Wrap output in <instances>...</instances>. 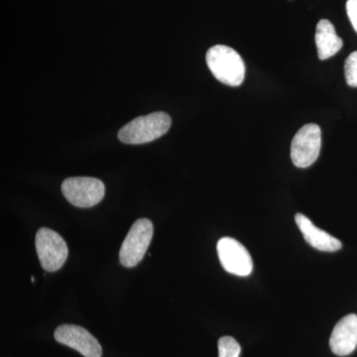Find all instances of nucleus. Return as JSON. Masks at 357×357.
Instances as JSON below:
<instances>
[{"instance_id":"nucleus-1","label":"nucleus","mask_w":357,"mask_h":357,"mask_svg":"<svg viewBox=\"0 0 357 357\" xmlns=\"http://www.w3.org/2000/svg\"><path fill=\"white\" fill-rule=\"evenodd\" d=\"M206 65L220 83L238 86L245 77V64L234 49L225 45H215L206 52Z\"/></svg>"},{"instance_id":"nucleus-2","label":"nucleus","mask_w":357,"mask_h":357,"mask_svg":"<svg viewBox=\"0 0 357 357\" xmlns=\"http://www.w3.org/2000/svg\"><path fill=\"white\" fill-rule=\"evenodd\" d=\"M172 119L163 112L136 117L119 130V139L126 144L139 145L152 142L171 128Z\"/></svg>"},{"instance_id":"nucleus-3","label":"nucleus","mask_w":357,"mask_h":357,"mask_svg":"<svg viewBox=\"0 0 357 357\" xmlns=\"http://www.w3.org/2000/svg\"><path fill=\"white\" fill-rule=\"evenodd\" d=\"M153 232V223L147 218L133 223L119 251V261L124 267L132 268L141 262L151 243Z\"/></svg>"},{"instance_id":"nucleus-4","label":"nucleus","mask_w":357,"mask_h":357,"mask_svg":"<svg viewBox=\"0 0 357 357\" xmlns=\"http://www.w3.org/2000/svg\"><path fill=\"white\" fill-rule=\"evenodd\" d=\"M35 245L41 266L48 272L61 269L69 255V248L64 238L47 227H42L37 231Z\"/></svg>"},{"instance_id":"nucleus-5","label":"nucleus","mask_w":357,"mask_h":357,"mask_svg":"<svg viewBox=\"0 0 357 357\" xmlns=\"http://www.w3.org/2000/svg\"><path fill=\"white\" fill-rule=\"evenodd\" d=\"M61 189L70 204L84 208L100 204L105 192V184L102 181L91 177L66 178Z\"/></svg>"},{"instance_id":"nucleus-6","label":"nucleus","mask_w":357,"mask_h":357,"mask_svg":"<svg viewBox=\"0 0 357 357\" xmlns=\"http://www.w3.org/2000/svg\"><path fill=\"white\" fill-rule=\"evenodd\" d=\"M321 148V130L314 123L306 124L296 133L291 144V159L298 168H307L318 160Z\"/></svg>"},{"instance_id":"nucleus-7","label":"nucleus","mask_w":357,"mask_h":357,"mask_svg":"<svg viewBox=\"0 0 357 357\" xmlns=\"http://www.w3.org/2000/svg\"><path fill=\"white\" fill-rule=\"evenodd\" d=\"M218 258L225 271L236 276L246 277L253 270L252 258L248 249L231 237H222L217 246Z\"/></svg>"},{"instance_id":"nucleus-8","label":"nucleus","mask_w":357,"mask_h":357,"mask_svg":"<svg viewBox=\"0 0 357 357\" xmlns=\"http://www.w3.org/2000/svg\"><path fill=\"white\" fill-rule=\"evenodd\" d=\"M54 337L59 344L76 349L84 357H102L100 342L91 333L82 326L62 325L56 328Z\"/></svg>"},{"instance_id":"nucleus-9","label":"nucleus","mask_w":357,"mask_h":357,"mask_svg":"<svg viewBox=\"0 0 357 357\" xmlns=\"http://www.w3.org/2000/svg\"><path fill=\"white\" fill-rule=\"evenodd\" d=\"M331 349L335 356H347L357 347V316L347 314L333 328L330 338Z\"/></svg>"},{"instance_id":"nucleus-10","label":"nucleus","mask_w":357,"mask_h":357,"mask_svg":"<svg viewBox=\"0 0 357 357\" xmlns=\"http://www.w3.org/2000/svg\"><path fill=\"white\" fill-rule=\"evenodd\" d=\"M295 222L305 241L312 248L325 252H335L342 249V244L337 238L331 236L325 230L317 227L306 215L297 213L295 215Z\"/></svg>"},{"instance_id":"nucleus-11","label":"nucleus","mask_w":357,"mask_h":357,"mask_svg":"<svg viewBox=\"0 0 357 357\" xmlns=\"http://www.w3.org/2000/svg\"><path fill=\"white\" fill-rule=\"evenodd\" d=\"M316 44L319 60L323 61L333 57L344 45L335 32V26L326 20H319L317 25Z\"/></svg>"},{"instance_id":"nucleus-12","label":"nucleus","mask_w":357,"mask_h":357,"mask_svg":"<svg viewBox=\"0 0 357 357\" xmlns=\"http://www.w3.org/2000/svg\"><path fill=\"white\" fill-rule=\"evenodd\" d=\"M218 357H239L241 347L231 337H222L218 340Z\"/></svg>"},{"instance_id":"nucleus-13","label":"nucleus","mask_w":357,"mask_h":357,"mask_svg":"<svg viewBox=\"0 0 357 357\" xmlns=\"http://www.w3.org/2000/svg\"><path fill=\"white\" fill-rule=\"evenodd\" d=\"M344 76L349 86L357 88V51L351 53L345 60Z\"/></svg>"},{"instance_id":"nucleus-14","label":"nucleus","mask_w":357,"mask_h":357,"mask_svg":"<svg viewBox=\"0 0 357 357\" xmlns=\"http://www.w3.org/2000/svg\"><path fill=\"white\" fill-rule=\"evenodd\" d=\"M347 13L351 20L352 27L357 33V0H347Z\"/></svg>"}]
</instances>
